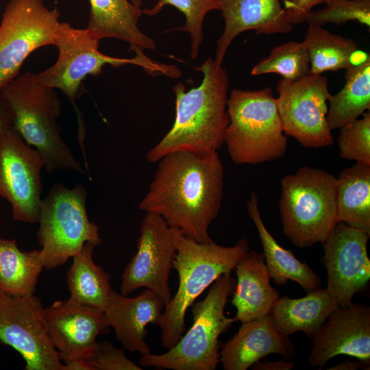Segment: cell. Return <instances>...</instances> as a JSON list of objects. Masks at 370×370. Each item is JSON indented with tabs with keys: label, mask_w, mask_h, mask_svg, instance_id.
Listing matches in <instances>:
<instances>
[{
	"label": "cell",
	"mask_w": 370,
	"mask_h": 370,
	"mask_svg": "<svg viewBox=\"0 0 370 370\" xmlns=\"http://www.w3.org/2000/svg\"><path fill=\"white\" fill-rule=\"evenodd\" d=\"M51 341L63 364L86 360L94 353L97 338L110 331L104 312L69 299L45 308Z\"/></svg>",
	"instance_id": "obj_16"
},
{
	"label": "cell",
	"mask_w": 370,
	"mask_h": 370,
	"mask_svg": "<svg viewBox=\"0 0 370 370\" xmlns=\"http://www.w3.org/2000/svg\"><path fill=\"white\" fill-rule=\"evenodd\" d=\"M308 53L310 73L347 69L369 53L358 50L354 40L334 34L322 26L310 23L303 41Z\"/></svg>",
	"instance_id": "obj_25"
},
{
	"label": "cell",
	"mask_w": 370,
	"mask_h": 370,
	"mask_svg": "<svg viewBox=\"0 0 370 370\" xmlns=\"http://www.w3.org/2000/svg\"><path fill=\"white\" fill-rule=\"evenodd\" d=\"M86 199L82 183L72 188L56 183L42 198L37 237L45 269L64 264L86 243L95 247L101 243L99 227L88 218Z\"/></svg>",
	"instance_id": "obj_9"
},
{
	"label": "cell",
	"mask_w": 370,
	"mask_h": 370,
	"mask_svg": "<svg viewBox=\"0 0 370 370\" xmlns=\"http://www.w3.org/2000/svg\"><path fill=\"white\" fill-rule=\"evenodd\" d=\"M175 245L173 269L177 273L178 287L165 304L159 325L161 345L166 350L184 334L186 312L196 299L221 275H230L240 258L249 250L246 238L225 247L214 241H195L177 229Z\"/></svg>",
	"instance_id": "obj_3"
},
{
	"label": "cell",
	"mask_w": 370,
	"mask_h": 370,
	"mask_svg": "<svg viewBox=\"0 0 370 370\" xmlns=\"http://www.w3.org/2000/svg\"><path fill=\"white\" fill-rule=\"evenodd\" d=\"M60 13L42 0H10L0 23V90L18 75L25 59L54 44Z\"/></svg>",
	"instance_id": "obj_10"
},
{
	"label": "cell",
	"mask_w": 370,
	"mask_h": 370,
	"mask_svg": "<svg viewBox=\"0 0 370 370\" xmlns=\"http://www.w3.org/2000/svg\"><path fill=\"white\" fill-rule=\"evenodd\" d=\"M166 5L174 6L184 15L185 24L180 29L189 34L190 56L196 59L204 41V18L212 10H221V0H158L153 8H145L143 12L153 16L158 14Z\"/></svg>",
	"instance_id": "obj_31"
},
{
	"label": "cell",
	"mask_w": 370,
	"mask_h": 370,
	"mask_svg": "<svg viewBox=\"0 0 370 370\" xmlns=\"http://www.w3.org/2000/svg\"><path fill=\"white\" fill-rule=\"evenodd\" d=\"M247 205L248 215L258 233L264 261L273 281L278 286H283L288 280H293L307 293L321 288L319 275L307 263L299 261L291 250L280 245L267 229L259 211L256 192L250 193Z\"/></svg>",
	"instance_id": "obj_23"
},
{
	"label": "cell",
	"mask_w": 370,
	"mask_h": 370,
	"mask_svg": "<svg viewBox=\"0 0 370 370\" xmlns=\"http://www.w3.org/2000/svg\"><path fill=\"white\" fill-rule=\"evenodd\" d=\"M330 370H358L369 369V365L362 360H345L329 369Z\"/></svg>",
	"instance_id": "obj_38"
},
{
	"label": "cell",
	"mask_w": 370,
	"mask_h": 370,
	"mask_svg": "<svg viewBox=\"0 0 370 370\" xmlns=\"http://www.w3.org/2000/svg\"><path fill=\"white\" fill-rule=\"evenodd\" d=\"M293 367L294 364L293 362L282 358L276 361L259 360L254 363L251 367V369L253 370H291Z\"/></svg>",
	"instance_id": "obj_37"
},
{
	"label": "cell",
	"mask_w": 370,
	"mask_h": 370,
	"mask_svg": "<svg viewBox=\"0 0 370 370\" xmlns=\"http://www.w3.org/2000/svg\"><path fill=\"white\" fill-rule=\"evenodd\" d=\"M280 212L284 234L295 246L323 245L338 222L337 177L304 166L280 182Z\"/></svg>",
	"instance_id": "obj_5"
},
{
	"label": "cell",
	"mask_w": 370,
	"mask_h": 370,
	"mask_svg": "<svg viewBox=\"0 0 370 370\" xmlns=\"http://www.w3.org/2000/svg\"><path fill=\"white\" fill-rule=\"evenodd\" d=\"M356 1H362V0H356Z\"/></svg>",
	"instance_id": "obj_41"
},
{
	"label": "cell",
	"mask_w": 370,
	"mask_h": 370,
	"mask_svg": "<svg viewBox=\"0 0 370 370\" xmlns=\"http://www.w3.org/2000/svg\"><path fill=\"white\" fill-rule=\"evenodd\" d=\"M14 113L7 99L0 92V135L14 125Z\"/></svg>",
	"instance_id": "obj_36"
},
{
	"label": "cell",
	"mask_w": 370,
	"mask_h": 370,
	"mask_svg": "<svg viewBox=\"0 0 370 370\" xmlns=\"http://www.w3.org/2000/svg\"><path fill=\"white\" fill-rule=\"evenodd\" d=\"M195 69L204 75L199 86L186 90L179 82L173 87L175 120L169 132L147 152L148 162H157L164 156L179 151L206 156L217 151L224 143L229 124L228 73L210 57Z\"/></svg>",
	"instance_id": "obj_2"
},
{
	"label": "cell",
	"mask_w": 370,
	"mask_h": 370,
	"mask_svg": "<svg viewBox=\"0 0 370 370\" xmlns=\"http://www.w3.org/2000/svg\"><path fill=\"white\" fill-rule=\"evenodd\" d=\"M337 219L370 235V166L356 163L337 177Z\"/></svg>",
	"instance_id": "obj_26"
},
{
	"label": "cell",
	"mask_w": 370,
	"mask_h": 370,
	"mask_svg": "<svg viewBox=\"0 0 370 370\" xmlns=\"http://www.w3.org/2000/svg\"><path fill=\"white\" fill-rule=\"evenodd\" d=\"M86 362L92 370L143 369L126 356L125 349L117 348L108 341L97 343L94 353Z\"/></svg>",
	"instance_id": "obj_34"
},
{
	"label": "cell",
	"mask_w": 370,
	"mask_h": 370,
	"mask_svg": "<svg viewBox=\"0 0 370 370\" xmlns=\"http://www.w3.org/2000/svg\"><path fill=\"white\" fill-rule=\"evenodd\" d=\"M90 10L86 28L97 40L114 38L126 42L136 56L147 57L144 50H154L155 41L138 27L143 10L130 0H89Z\"/></svg>",
	"instance_id": "obj_22"
},
{
	"label": "cell",
	"mask_w": 370,
	"mask_h": 370,
	"mask_svg": "<svg viewBox=\"0 0 370 370\" xmlns=\"http://www.w3.org/2000/svg\"><path fill=\"white\" fill-rule=\"evenodd\" d=\"M139 204L172 228L195 241L213 242L209 227L223 196L224 167L217 151L200 156L184 151L164 156Z\"/></svg>",
	"instance_id": "obj_1"
},
{
	"label": "cell",
	"mask_w": 370,
	"mask_h": 370,
	"mask_svg": "<svg viewBox=\"0 0 370 370\" xmlns=\"http://www.w3.org/2000/svg\"><path fill=\"white\" fill-rule=\"evenodd\" d=\"M325 0H283L287 21L293 25L306 22L314 6Z\"/></svg>",
	"instance_id": "obj_35"
},
{
	"label": "cell",
	"mask_w": 370,
	"mask_h": 370,
	"mask_svg": "<svg viewBox=\"0 0 370 370\" xmlns=\"http://www.w3.org/2000/svg\"><path fill=\"white\" fill-rule=\"evenodd\" d=\"M224 143L236 164H258L284 156L287 149L272 89H233L227 103Z\"/></svg>",
	"instance_id": "obj_6"
},
{
	"label": "cell",
	"mask_w": 370,
	"mask_h": 370,
	"mask_svg": "<svg viewBox=\"0 0 370 370\" xmlns=\"http://www.w3.org/2000/svg\"><path fill=\"white\" fill-rule=\"evenodd\" d=\"M44 160L14 126L0 135V197L12 206L14 221L38 222Z\"/></svg>",
	"instance_id": "obj_13"
},
{
	"label": "cell",
	"mask_w": 370,
	"mask_h": 370,
	"mask_svg": "<svg viewBox=\"0 0 370 370\" xmlns=\"http://www.w3.org/2000/svg\"><path fill=\"white\" fill-rule=\"evenodd\" d=\"M324 8L312 11L306 22L323 26L328 23L340 25L349 21L370 27V0H325Z\"/></svg>",
	"instance_id": "obj_33"
},
{
	"label": "cell",
	"mask_w": 370,
	"mask_h": 370,
	"mask_svg": "<svg viewBox=\"0 0 370 370\" xmlns=\"http://www.w3.org/2000/svg\"><path fill=\"white\" fill-rule=\"evenodd\" d=\"M370 235L338 221L325 243L322 262L328 275L327 291L338 306L352 302L370 279L367 243Z\"/></svg>",
	"instance_id": "obj_15"
},
{
	"label": "cell",
	"mask_w": 370,
	"mask_h": 370,
	"mask_svg": "<svg viewBox=\"0 0 370 370\" xmlns=\"http://www.w3.org/2000/svg\"><path fill=\"white\" fill-rule=\"evenodd\" d=\"M339 130L337 141L341 158L370 166L369 110L364 112L361 119H356Z\"/></svg>",
	"instance_id": "obj_32"
},
{
	"label": "cell",
	"mask_w": 370,
	"mask_h": 370,
	"mask_svg": "<svg viewBox=\"0 0 370 370\" xmlns=\"http://www.w3.org/2000/svg\"><path fill=\"white\" fill-rule=\"evenodd\" d=\"M235 287L236 280L230 274L219 277L205 298L191 306L193 323L187 332L166 352L141 356L138 365L171 370H215L219 363V336L236 321L225 314Z\"/></svg>",
	"instance_id": "obj_7"
},
{
	"label": "cell",
	"mask_w": 370,
	"mask_h": 370,
	"mask_svg": "<svg viewBox=\"0 0 370 370\" xmlns=\"http://www.w3.org/2000/svg\"><path fill=\"white\" fill-rule=\"evenodd\" d=\"M338 306L326 288H320L308 292L301 298L280 297L270 315L280 333L289 336L303 332L312 338Z\"/></svg>",
	"instance_id": "obj_24"
},
{
	"label": "cell",
	"mask_w": 370,
	"mask_h": 370,
	"mask_svg": "<svg viewBox=\"0 0 370 370\" xmlns=\"http://www.w3.org/2000/svg\"><path fill=\"white\" fill-rule=\"evenodd\" d=\"M275 98L284 134L306 148H322L333 143L327 122L332 94L325 77L309 73L296 79L282 78Z\"/></svg>",
	"instance_id": "obj_11"
},
{
	"label": "cell",
	"mask_w": 370,
	"mask_h": 370,
	"mask_svg": "<svg viewBox=\"0 0 370 370\" xmlns=\"http://www.w3.org/2000/svg\"><path fill=\"white\" fill-rule=\"evenodd\" d=\"M95 247L86 243L72 258L73 263L67 273V285L69 299L103 311L112 290L111 275L94 262Z\"/></svg>",
	"instance_id": "obj_28"
},
{
	"label": "cell",
	"mask_w": 370,
	"mask_h": 370,
	"mask_svg": "<svg viewBox=\"0 0 370 370\" xmlns=\"http://www.w3.org/2000/svg\"><path fill=\"white\" fill-rule=\"evenodd\" d=\"M345 83L331 95L327 114L331 130H338L356 120L370 109V56L346 69Z\"/></svg>",
	"instance_id": "obj_27"
},
{
	"label": "cell",
	"mask_w": 370,
	"mask_h": 370,
	"mask_svg": "<svg viewBox=\"0 0 370 370\" xmlns=\"http://www.w3.org/2000/svg\"><path fill=\"white\" fill-rule=\"evenodd\" d=\"M176 252L175 229L160 216L146 212L136 252L121 275L120 293L127 296L145 288L156 293L166 304L173 296L169 277Z\"/></svg>",
	"instance_id": "obj_14"
},
{
	"label": "cell",
	"mask_w": 370,
	"mask_h": 370,
	"mask_svg": "<svg viewBox=\"0 0 370 370\" xmlns=\"http://www.w3.org/2000/svg\"><path fill=\"white\" fill-rule=\"evenodd\" d=\"M234 270L236 280L231 302L236 310L235 321L243 323L269 314L280 293L270 284L263 254L249 250Z\"/></svg>",
	"instance_id": "obj_21"
},
{
	"label": "cell",
	"mask_w": 370,
	"mask_h": 370,
	"mask_svg": "<svg viewBox=\"0 0 370 370\" xmlns=\"http://www.w3.org/2000/svg\"><path fill=\"white\" fill-rule=\"evenodd\" d=\"M312 338L308 361L323 367L332 358L346 355L370 365V308L352 302L338 306Z\"/></svg>",
	"instance_id": "obj_17"
},
{
	"label": "cell",
	"mask_w": 370,
	"mask_h": 370,
	"mask_svg": "<svg viewBox=\"0 0 370 370\" xmlns=\"http://www.w3.org/2000/svg\"><path fill=\"white\" fill-rule=\"evenodd\" d=\"M295 353L289 336L275 328L269 314L241 323L237 333L221 345L219 362L224 370H247L269 354L289 360Z\"/></svg>",
	"instance_id": "obj_19"
},
{
	"label": "cell",
	"mask_w": 370,
	"mask_h": 370,
	"mask_svg": "<svg viewBox=\"0 0 370 370\" xmlns=\"http://www.w3.org/2000/svg\"><path fill=\"white\" fill-rule=\"evenodd\" d=\"M0 92L12 109L13 126L40 154L48 173L71 170L86 174L61 136L57 119L62 103L55 89L39 82L34 73L25 72L6 84Z\"/></svg>",
	"instance_id": "obj_4"
},
{
	"label": "cell",
	"mask_w": 370,
	"mask_h": 370,
	"mask_svg": "<svg viewBox=\"0 0 370 370\" xmlns=\"http://www.w3.org/2000/svg\"><path fill=\"white\" fill-rule=\"evenodd\" d=\"M134 5L141 8L143 0H130Z\"/></svg>",
	"instance_id": "obj_40"
},
{
	"label": "cell",
	"mask_w": 370,
	"mask_h": 370,
	"mask_svg": "<svg viewBox=\"0 0 370 370\" xmlns=\"http://www.w3.org/2000/svg\"><path fill=\"white\" fill-rule=\"evenodd\" d=\"M99 41L92 38L86 29H78L66 22H60L53 45L58 51L53 65L35 74L41 84L61 90L75 107V100L82 92V82L88 75L97 76L103 67L110 64L119 68L127 64L139 66L149 75L171 77L173 64L158 62L148 57L134 56L119 58L103 54L99 51Z\"/></svg>",
	"instance_id": "obj_8"
},
{
	"label": "cell",
	"mask_w": 370,
	"mask_h": 370,
	"mask_svg": "<svg viewBox=\"0 0 370 370\" xmlns=\"http://www.w3.org/2000/svg\"><path fill=\"white\" fill-rule=\"evenodd\" d=\"M277 73L286 79H296L310 73V60L304 42L289 41L273 47L256 64L252 75Z\"/></svg>",
	"instance_id": "obj_30"
},
{
	"label": "cell",
	"mask_w": 370,
	"mask_h": 370,
	"mask_svg": "<svg viewBox=\"0 0 370 370\" xmlns=\"http://www.w3.org/2000/svg\"><path fill=\"white\" fill-rule=\"evenodd\" d=\"M0 342L21 355L25 370H64L48 334L45 308L34 295L0 292Z\"/></svg>",
	"instance_id": "obj_12"
},
{
	"label": "cell",
	"mask_w": 370,
	"mask_h": 370,
	"mask_svg": "<svg viewBox=\"0 0 370 370\" xmlns=\"http://www.w3.org/2000/svg\"><path fill=\"white\" fill-rule=\"evenodd\" d=\"M164 306L162 297L147 288L134 297L112 290L103 312L108 325L123 348L145 356L151 353L145 340L146 327L159 326Z\"/></svg>",
	"instance_id": "obj_18"
},
{
	"label": "cell",
	"mask_w": 370,
	"mask_h": 370,
	"mask_svg": "<svg viewBox=\"0 0 370 370\" xmlns=\"http://www.w3.org/2000/svg\"><path fill=\"white\" fill-rule=\"evenodd\" d=\"M64 370H92L86 360H76L64 364Z\"/></svg>",
	"instance_id": "obj_39"
},
{
	"label": "cell",
	"mask_w": 370,
	"mask_h": 370,
	"mask_svg": "<svg viewBox=\"0 0 370 370\" xmlns=\"http://www.w3.org/2000/svg\"><path fill=\"white\" fill-rule=\"evenodd\" d=\"M282 1L221 0L225 27L217 42L214 62L222 64L233 40L243 32L265 35L291 32L293 25L287 21Z\"/></svg>",
	"instance_id": "obj_20"
},
{
	"label": "cell",
	"mask_w": 370,
	"mask_h": 370,
	"mask_svg": "<svg viewBox=\"0 0 370 370\" xmlns=\"http://www.w3.org/2000/svg\"><path fill=\"white\" fill-rule=\"evenodd\" d=\"M43 268L40 250L21 251L15 240L0 238V292L34 295Z\"/></svg>",
	"instance_id": "obj_29"
}]
</instances>
